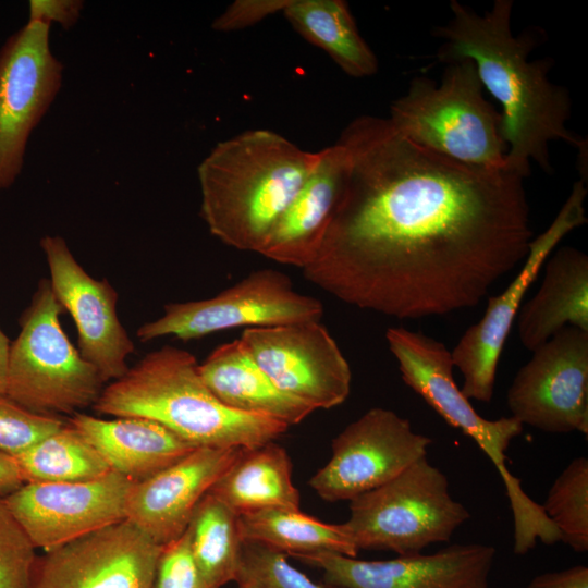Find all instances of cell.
<instances>
[{
	"label": "cell",
	"mask_w": 588,
	"mask_h": 588,
	"mask_svg": "<svg viewBox=\"0 0 588 588\" xmlns=\"http://www.w3.org/2000/svg\"><path fill=\"white\" fill-rule=\"evenodd\" d=\"M340 195L304 277L343 303L397 319L478 305L532 240L525 177L467 166L354 119Z\"/></svg>",
	"instance_id": "1"
},
{
	"label": "cell",
	"mask_w": 588,
	"mask_h": 588,
	"mask_svg": "<svg viewBox=\"0 0 588 588\" xmlns=\"http://www.w3.org/2000/svg\"><path fill=\"white\" fill-rule=\"evenodd\" d=\"M513 5L512 0H495L489 11L478 14L452 0V16L434 35L443 40L437 58L444 63L471 60L483 88L500 102L505 169L526 179L530 162L552 172L550 142L564 140L580 150L587 145L566 127L571 98L549 79V59L528 61L536 46L534 32L512 34Z\"/></svg>",
	"instance_id": "2"
},
{
	"label": "cell",
	"mask_w": 588,
	"mask_h": 588,
	"mask_svg": "<svg viewBox=\"0 0 588 588\" xmlns=\"http://www.w3.org/2000/svg\"><path fill=\"white\" fill-rule=\"evenodd\" d=\"M318 158L319 151L303 150L269 130L218 143L197 168L200 216L210 233L259 254Z\"/></svg>",
	"instance_id": "3"
},
{
	"label": "cell",
	"mask_w": 588,
	"mask_h": 588,
	"mask_svg": "<svg viewBox=\"0 0 588 588\" xmlns=\"http://www.w3.org/2000/svg\"><path fill=\"white\" fill-rule=\"evenodd\" d=\"M94 409L151 419L195 448L255 449L289 428L222 404L204 382L194 355L171 345L146 354L103 388Z\"/></svg>",
	"instance_id": "4"
},
{
	"label": "cell",
	"mask_w": 588,
	"mask_h": 588,
	"mask_svg": "<svg viewBox=\"0 0 588 588\" xmlns=\"http://www.w3.org/2000/svg\"><path fill=\"white\" fill-rule=\"evenodd\" d=\"M388 120L404 137L452 160L505 169L502 114L485 98L469 59L446 63L439 83L413 78L407 91L392 102Z\"/></svg>",
	"instance_id": "5"
},
{
	"label": "cell",
	"mask_w": 588,
	"mask_h": 588,
	"mask_svg": "<svg viewBox=\"0 0 588 588\" xmlns=\"http://www.w3.org/2000/svg\"><path fill=\"white\" fill-rule=\"evenodd\" d=\"M385 339L404 383L451 427L473 439L495 466L510 501L514 538L527 541L543 535L550 519L506 466V451L524 426L513 416L490 420L475 411L454 380L452 355L442 342L403 327L388 329Z\"/></svg>",
	"instance_id": "6"
},
{
	"label": "cell",
	"mask_w": 588,
	"mask_h": 588,
	"mask_svg": "<svg viewBox=\"0 0 588 588\" xmlns=\"http://www.w3.org/2000/svg\"><path fill=\"white\" fill-rule=\"evenodd\" d=\"M62 313L49 279H41L11 343L7 395L41 415L75 414L94 406L103 389L98 370L63 331Z\"/></svg>",
	"instance_id": "7"
},
{
	"label": "cell",
	"mask_w": 588,
	"mask_h": 588,
	"mask_svg": "<svg viewBox=\"0 0 588 588\" xmlns=\"http://www.w3.org/2000/svg\"><path fill=\"white\" fill-rule=\"evenodd\" d=\"M469 517L468 510L452 498L446 476L425 457L351 500L350 517L342 525L358 551L413 555L449 541Z\"/></svg>",
	"instance_id": "8"
},
{
	"label": "cell",
	"mask_w": 588,
	"mask_h": 588,
	"mask_svg": "<svg viewBox=\"0 0 588 588\" xmlns=\"http://www.w3.org/2000/svg\"><path fill=\"white\" fill-rule=\"evenodd\" d=\"M322 314V304L296 292L285 273L261 269L213 297L164 305L163 315L140 326L137 338L188 341L234 328L320 321Z\"/></svg>",
	"instance_id": "9"
},
{
	"label": "cell",
	"mask_w": 588,
	"mask_h": 588,
	"mask_svg": "<svg viewBox=\"0 0 588 588\" xmlns=\"http://www.w3.org/2000/svg\"><path fill=\"white\" fill-rule=\"evenodd\" d=\"M50 26L28 21L0 48V189L21 174L28 139L62 85Z\"/></svg>",
	"instance_id": "10"
},
{
	"label": "cell",
	"mask_w": 588,
	"mask_h": 588,
	"mask_svg": "<svg viewBox=\"0 0 588 588\" xmlns=\"http://www.w3.org/2000/svg\"><path fill=\"white\" fill-rule=\"evenodd\" d=\"M431 442L395 412L370 408L333 439L330 460L309 486L326 501H351L427 457Z\"/></svg>",
	"instance_id": "11"
},
{
	"label": "cell",
	"mask_w": 588,
	"mask_h": 588,
	"mask_svg": "<svg viewBox=\"0 0 588 588\" xmlns=\"http://www.w3.org/2000/svg\"><path fill=\"white\" fill-rule=\"evenodd\" d=\"M523 426L549 433L588 434V331L565 327L532 351L507 390Z\"/></svg>",
	"instance_id": "12"
},
{
	"label": "cell",
	"mask_w": 588,
	"mask_h": 588,
	"mask_svg": "<svg viewBox=\"0 0 588 588\" xmlns=\"http://www.w3.org/2000/svg\"><path fill=\"white\" fill-rule=\"evenodd\" d=\"M581 180L550 226L529 244V252L515 279L498 296H491L482 318L461 336L451 352L454 367L464 379L462 392L468 399L490 402L493 396L498 363L523 297L558 243L571 231L587 222Z\"/></svg>",
	"instance_id": "13"
},
{
	"label": "cell",
	"mask_w": 588,
	"mask_h": 588,
	"mask_svg": "<svg viewBox=\"0 0 588 588\" xmlns=\"http://www.w3.org/2000/svg\"><path fill=\"white\" fill-rule=\"evenodd\" d=\"M240 340L280 390L314 409L347 399L350 365L320 321L247 328Z\"/></svg>",
	"instance_id": "14"
},
{
	"label": "cell",
	"mask_w": 588,
	"mask_h": 588,
	"mask_svg": "<svg viewBox=\"0 0 588 588\" xmlns=\"http://www.w3.org/2000/svg\"><path fill=\"white\" fill-rule=\"evenodd\" d=\"M161 548L123 519L36 556L28 588H150Z\"/></svg>",
	"instance_id": "15"
},
{
	"label": "cell",
	"mask_w": 588,
	"mask_h": 588,
	"mask_svg": "<svg viewBox=\"0 0 588 588\" xmlns=\"http://www.w3.org/2000/svg\"><path fill=\"white\" fill-rule=\"evenodd\" d=\"M133 481L111 470L76 482H25L4 501L33 546L45 551L125 519Z\"/></svg>",
	"instance_id": "16"
},
{
	"label": "cell",
	"mask_w": 588,
	"mask_h": 588,
	"mask_svg": "<svg viewBox=\"0 0 588 588\" xmlns=\"http://www.w3.org/2000/svg\"><path fill=\"white\" fill-rule=\"evenodd\" d=\"M39 245L53 295L76 326L79 354L103 382L119 379L128 369L126 358L135 346L117 313L118 292L106 279L88 274L63 237L45 235Z\"/></svg>",
	"instance_id": "17"
},
{
	"label": "cell",
	"mask_w": 588,
	"mask_h": 588,
	"mask_svg": "<svg viewBox=\"0 0 588 588\" xmlns=\"http://www.w3.org/2000/svg\"><path fill=\"white\" fill-rule=\"evenodd\" d=\"M492 546L453 544L432 554L365 561L332 552L299 558L338 588H489Z\"/></svg>",
	"instance_id": "18"
},
{
	"label": "cell",
	"mask_w": 588,
	"mask_h": 588,
	"mask_svg": "<svg viewBox=\"0 0 588 588\" xmlns=\"http://www.w3.org/2000/svg\"><path fill=\"white\" fill-rule=\"evenodd\" d=\"M243 451L196 448L151 477L133 482L126 497L125 519L157 544L179 538L197 503Z\"/></svg>",
	"instance_id": "19"
},
{
	"label": "cell",
	"mask_w": 588,
	"mask_h": 588,
	"mask_svg": "<svg viewBox=\"0 0 588 588\" xmlns=\"http://www.w3.org/2000/svg\"><path fill=\"white\" fill-rule=\"evenodd\" d=\"M347 167L345 147L336 142L319 151L318 161L277 222L260 255L305 268L316 257Z\"/></svg>",
	"instance_id": "20"
},
{
	"label": "cell",
	"mask_w": 588,
	"mask_h": 588,
	"mask_svg": "<svg viewBox=\"0 0 588 588\" xmlns=\"http://www.w3.org/2000/svg\"><path fill=\"white\" fill-rule=\"evenodd\" d=\"M69 424L96 448L111 470L133 482L151 477L196 449L144 417L103 419L77 412Z\"/></svg>",
	"instance_id": "21"
},
{
	"label": "cell",
	"mask_w": 588,
	"mask_h": 588,
	"mask_svg": "<svg viewBox=\"0 0 588 588\" xmlns=\"http://www.w3.org/2000/svg\"><path fill=\"white\" fill-rule=\"evenodd\" d=\"M543 265L538 292L518 310V336L531 352L565 327L588 331V256L563 246Z\"/></svg>",
	"instance_id": "22"
},
{
	"label": "cell",
	"mask_w": 588,
	"mask_h": 588,
	"mask_svg": "<svg viewBox=\"0 0 588 588\" xmlns=\"http://www.w3.org/2000/svg\"><path fill=\"white\" fill-rule=\"evenodd\" d=\"M198 371L215 396L237 412L262 416L290 427L315 411L280 390L240 339L216 347L198 364Z\"/></svg>",
	"instance_id": "23"
},
{
	"label": "cell",
	"mask_w": 588,
	"mask_h": 588,
	"mask_svg": "<svg viewBox=\"0 0 588 588\" xmlns=\"http://www.w3.org/2000/svg\"><path fill=\"white\" fill-rule=\"evenodd\" d=\"M208 492L238 516L272 509L299 510L290 456L274 441L244 449Z\"/></svg>",
	"instance_id": "24"
},
{
	"label": "cell",
	"mask_w": 588,
	"mask_h": 588,
	"mask_svg": "<svg viewBox=\"0 0 588 588\" xmlns=\"http://www.w3.org/2000/svg\"><path fill=\"white\" fill-rule=\"evenodd\" d=\"M292 27L322 49L353 77L376 74L378 60L360 36L343 0H286L282 10Z\"/></svg>",
	"instance_id": "25"
},
{
	"label": "cell",
	"mask_w": 588,
	"mask_h": 588,
	"mask_svg": "<svg viewBox=\"0 0 588 588\" xmlns=\"http://www.w3.org/2000/svg\"><path fill=\"white\" fill-rule=\"evenodd\" d=\"M242 540L285 555L332 552L356 558L358 549L342 524L323 523L299 510L272 509L238 516Z\"/></svg>",
	"instance_id": "26"
},
{
	"label": "cell",
	"mask_w": 588,
	"mask_h": 588,
	"mask_svg": "<svg viewBox=\"0 0 588 588\" xmlns=\"http://www.w3.org/2000/svg\"><path fill=\"white\" fill-rule=\"evenodd\" d=\"M185 531L193 559L209 588L236 581L244 542L238 515L207 492Z\"/></svg>",
	"instance_id": "27"
},
{
	"label": "cell",
	"mask_w": 588,
	"mask_h": 588,
	"mask_svg": "<svg viewBox=\"0 0 588 588\" xmlns=\"http://www.w3.org/2000/svg\"><path fill=\"white\" fill-rule=\"evenodd\" d=\"M13 458L24 483L87 481L111 471L96 448L69 422Z\"/></svg>",
	"instance_id": "28"
},
{
	"label": "cell",
	"mask_w": 588,
	"mask_h": 588,
	"mask_svg": "<svg viewBox=\"0 0 588 588\" xmlns=\"http://www.w3.org/2000/svg\"><path fill=\"white\" fill-rule=\"evenodd\" d=\"M541 506L556 527L560 541L576 552L588 550L587 457H576L563 469Z\"/></svg>",
	"instance_id": "29"
},
{
	"label": "cell",
	"mask_w": 588,
	"mask_h": 588,
	"mask_svg": "<svg viewBox=\"0 0 588 588\" xmlns=\"http://www.w3.org/2000/svg\"><path fill=\"white\" fill-rule=\"evenodd\" d=\"M241 581L252 583L257 588H329L291 565L285 554L245 541L236 578V583Z\"/></svg>",
	"instance_id": "30"
},
{
	"label": "cell",
	"mask_w": 588,
	"mask_h": 588,
	"mask_svg": "<svg viewBox=\"0 0 588 588\" xmlns=\"http://www.w3.org/2000/svg\"><path fill=\"white\" fill-rule=\"evenodd\" d=\"M65 421L23 407L7 394L0 395V453L12 457L59 430Z\"/></svg>",
	"instance_id": "31"
},
{
	"label": "cell",
	"mask_w": 588,
	"mask_h": 588,
	"mask_svg": "<svg viewBox=\"0 0 588 588\" xmlns=\"http://www.w3.org/2000/svg\"><path fill=\"white\" fill-rule=\"evenodd\" d=\"M35 550L0 495V588H28Z\"/></svg>",
	"instance_id": "32"
},
{
	"label": "cell",
	"mask_w": 588,
	"mask_h": 588,
	"mask_svg": "<svg viewBox=\"0 0 588 588\" xmlns=\"http://www.w3.org/2000/svg\"><path fill=\"white\" fill-rule=\"evenodd\" d=\"M150 588H209L193 559L186 531L162 546Z\"/></svg>",
	"instance_id": "33"
},
{
	"label": "cell",
	"mask_w": 588,
	"mask_h": 588,
	"mask_svg": "<svg viewBox=\"0 0 588 588\" xmlns=\"http://www.w3.org/2000/svg\"><path fill=\"white\" fill-rule=\"evenodd\" d=\"M286 0H238L213 21L212 27L220 32L244 28L270 14L282 12Z\"/></svg>",
	"instance_id": "34"
},
{
	"label": "cell",
	"mask_w": 588,
	"mask_h": 588,
	"mask_svg": "<svg viewBox=\"0 0 588 588\" xmlns=\"http://www.w3.org/2000/svg\"><path fill=\"white\" fill-rule=\"evenodd\" d=\"M83 8L84 2L81 0H30L28 21L49 25L56 22L69 29L78 21Z\"/></svg>",
	"instance_id": "35"
},
{
	"label": "cell",
	"mask_w": 588,
	"mask_h": 588,
	"mask_svg": "<svg viewBox=\"0 0 588 588\" xmlns=\"http://www.w3.org/2000/svg\"><path fill=\"white\" fill-rule=\"evenodd\" d=\"M526 588H588V567L575 565L569 568L536 576Z\"/></svg>",
	"instance_id": "36"
},
{
	"label": "cell",
	"mask_w": 588,
	"mask_h": 588,
	"mask_svg": "<svg viewBox=\"0 0 588 588\" xmlns=\"http://www.w3.org/2000/svg\"><path fill=\"white\" fill-rule=\"evenodd\" d=\"M24 483L14 458L0 453V495L5 497Z\"/></svg>",
	"instance_id": "37"
},
{
	"label": "cell",
	"mask_w": 588,
	"mask_h": 588,
	"mask_svg": "<svg viewBox=\"0 0 588 588\" xmlns=\"http://www.w3.org/2000/svg\"><path fill=\"white\" fill-rule=\"evenodd\" d=\"M11 342L0 328V395L7 394Z\"/></svg>",
	"instance_id": "38"
},
{
	"label": "cell",
	"mask_w": 588,
	"mask_h": 588,
	"mask_svg": "<svg viewBox=\"0 0 588 588\" xmlns=\"http://www.w3.org/2000/svg\"><path fill=\"white\" fill-rule=\"evenodd\" d=\"M237 584H238V588H257L254 584L248 583V581H241Z\"/></svg>",
	"instance_id": "39"
}]
</instances>
